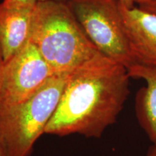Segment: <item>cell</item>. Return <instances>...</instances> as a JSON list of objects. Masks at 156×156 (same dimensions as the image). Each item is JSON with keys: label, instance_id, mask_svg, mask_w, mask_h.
Instances as JSON below:
<instances>
[{"label": "cell", "instance_id": "6da1fadb", "mask_svg": "<svg viewBox=\"0 0 156 156\" xmlns=\"http://www.w3.org/2000/svg\"><path fill=\"white\" fill-rule=\"evenodd\" d=\"M127 69L103 54L69 74L45 134L100 138L116 122L129 94Z\"/></svg>", "mask_w": 156, "mask_h": 156}, {"label": "cell", "instance_id": "7a4b0ae2", "mask_svg": "<svg viewBox=\"0 0 156 156\" xmlns=\"http://www.w3.org/2000/svg\"><path fill=\"white\" fill-rule=\"evenodd\" d=\"M30 42L54 74L70 73L102 54L89 40L67 3L38 2Z\"/></svg>", "mask_w": 156, "mask_h": 156}, {"label": "cell", "instance_id": "3957f363", "mask_svg": "<svg viewBox=\"0 0 156 156\" xmlns=\"http://www.w3.org/2000/svg\"><path fill=\"white\" fill-rule=\"evenodd\" d=\"M70 73L55 74L26 100L0 106V142L9 156L30 155L57 108Z\"/></svg>", "mask_w": 156, "mask_h": 156}, {"label": "cell", "instance_id": "277c9868", "mask_svg": "<svg viewBox=\"0 0 156 156\" xmlns=\"http://www.w3.org/2000/svg\"><path fill=\"white\" fill-rule=\"evenodd\" d=\"M67 4L100 53L127 69L137 64L116 0H68Z\"/></svg>", "mask_w": 156, "mask_h": 156}, {"label": "cell", "instance_id": "5b68a950", "mask_svg": "<svg viewBox=\"0 0 156 156\" xmlns=\"http://www.w3.org/2000/svg\"><path fill=\"white\" fill-rule=\"evenodd\" d=\"M55 74L32 42L5 62L0 106L16 104L34 95Z\"/></svg>", "mask_w": 156, "mask_h": 156}, {"label": "cell", "instance_id": "8992f818", "mask_svg": "<svg viewBox=\"0 0 156 156\" xmlns=\"http://www.w3.org/2000/svg\"><path fill=\"white\" fill-rule=\"evenodd\" d=\"M119 5L137 64L156 67V15Z\"/></svg>", "mask_w": 156, "mask_h": 156}, {"label": "cell", "instance_id": "52a82bcc", "mask_svg": "<svg viewBox=\"0 0 156 156\" xmlns=\"http://www.w3.org/2000/svg\"><path fill=\"white\" fill-rule=\"evenodd\" d=\"M36 7H18L0 3V50L5 62L30 42Z\"/></svg>", "mask_w": 156, "mask_h": 156}, {"label": "cell", "instance_id": "ba28073f", "mask_svg": "<svg viewBox=\"0 0 156 156\" xmlns=\"http://www.w3.org/2000/svg\"><path fill=\"white\" fill-rule=\"evenodd\" d=\"M127 71L131 78L145 82L136 93V118L150 141L156 145V67L136 64Z\"/></svg>", "mask_w": 156, "mask_h": 156}, {"label": "cell", "instance_id": "9c48e42d", "mask_svg": "<svg viewBox=\"0 0 156 156\" xmlns=\"http://www.w3.org/2000/svg\"><path fill=\"white\" fill-rule=\"evenodd\" d=\"M2 2L12 7L34 8L38 4V0H3Z\"/></svg>", "mask_w": 156, "mask_h": 156}, {"label": "cell", "instance_id": "30bf717a", "mask_svg": "<svg viewBox=\"0 0 156 156\" xmlns=\"http://www.w3.org/2000/svg\"><path fill=\"white\" fill-rule=\"evenodd\" d=\"M138 5L140 9L156 15V0H151L147 2Z\"/></svg>", "mask_w": 156, "mask_h": 156}, {"label": "cell", "instance_id": "8fae6325", "mask_svg": "<svg viewBox=\"0 0 156 156\" xmlns=\"http://www.w3.org/2000/svg\"><path fill=\"white\" fill-rule=\"evenodd\" d=\"M116 1L122 4V5L126 6V7L132 8V7H135L134 5L136 4L137 0H116Z\"/></svg>", "mask_w": 156, "mask_h": 156}, {"label": "cell", "instance_id": "7c38bea8", "mask_svg": "<svg viewBox=\"0 0 156 156\" xmlns=\"http://www.w3.org/2000/svg\"><path fill=\"white\" fill-rule=\"evenodd\" d=\"M4 64H5V60H4L2 54L1 50H0V88H1L2 76V71H3Z\"/></svg>", "mask_w": 156, "mask_h": 156}, {"label": "cell", "instance_id": "4fadbf2b", "mask_svg": "<svg viewBox=\"0 0 156 156\" xmlns=\"http://www.w3.org/2000/svg\"><path fill=\"white\" fill-rule=\"evenodd\" d=\"M145 156H156V145H153L150 147Z\"/></svg>", "mask_w": 156, "mask_h": 156}, {"label": "cell", "instance_id": "5bb4252c", "mask_svg": "<svg viewBox=\"0 0 156 156\" xmlns=\"http://www.w3.org/2000/svg\"><path fill=\"white\" fill-rule=\"evenodd\" d=\"M0 156H9L1 142H0Z\"/></svg>", "mask_w": 156, "mask_h": 156}, {"label": "cell", "instance_id": "9a60e30c", "mask_svg": "<svg viewBox=\"0 0 156 156\" xmlns=\"http://www.w3.org/2000/svg\"><path fill=\"white\" fill-rule=\"evenodd\" d=\"M47 1H51V2H64L67 3L68 0H38V2H47Z\"/></svg>", "mask_w": 156, "mask_h": 156}, {"label": "cell", "instance_id": "2e32d148", "mask_svg": "<svg viewBox=\"0 0 156 156\" xmlns=\"http://www.w3.org/2000/svg\"><path fill=\"white\" fill-rule=\"evenodd\" d=\"M151 1V0H137V2H136V4H138V5H141V4H144V3H146L147 2Z\"/></svg>", "mask_w": 156, "mask_h": 156}]
</instances>
